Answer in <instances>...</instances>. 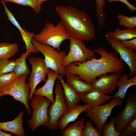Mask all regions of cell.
Here are the masks:
<instances>
[{"mask_svg":"<svg viewBox=\"0 0 136 136\" xmlns=\"http://www.w3.org/2000/svg\"><path fill=\"white\" fill-rule=\"evenodd\" d=\"M101 56L99 59L88 60L82 63H71L65 67L64 72L78 75L87 83L91 85L94 79L100 75L110 73L121 74L126 64L115 51L108 52L106 49L97 47L93 50Z\"/></svg>","mask_w":136,"mask_h":136,"instance_id":"1","label":"cell"},{"mask_svg":"<svg viewBox=\"0 0 136 136\" xmlns=\"http://www.w3.org/2000/svg\"><path fill=\"white\" fill-rule=\"evenodd\" d=\"M55 10L70 37L83 41L95 39L94 24L85 12L72 6H57Z\"/></svg>","mask_w":136,"mask_h":136,"instance_id":"2","label":"cell"},{"mask_svg":"<svg viewBox=\"0 0 136 136\" xmlns=\"http://www.w3.org/2000/svg\"><path fill=\"white\" fill-rule=\"evenodd\" d=\"M70 37L61 21L56 26L48 21L40 32L35 34L33 39L38 42L57 49L59 52L62 43L65 40H69Z\"/></svg>","mask_w":136,"mask_h":136,"instance_id":"3","label":"cell"},{"mask_svg":"<svg viewBox=\"0 0 136 136\" xmlns=\"http://www.w3.org/2000/svg\"><path fill=\"white\" fill-rule=\"evenodd\" d=\"M31 43L36 49L44 55V62L48 67L65 75L64 64L66 55L64 51L58 52L52 47L38 42L33 38Z\"/></svg>","mask_w":136,"mask_h":136,"instance_id":"4","label":"cell"},{"mask_svg":"<svg viewBox=\"0 0 136 136\" xmlns=\"http://www.w3.org/2000/svg\"><path fill=\"white\" fill-rule=\"evenodd\" d=\"M28 75H21L8 86L0 89V98L6 95L12 96L15 100L20 102L24 105L28 115L30 116L31 112L28 103L30 89L28 83L25 82Z\"/></svg>","mask_w":136,"mask_h":136,"instance_id":"5","label":"cell"},{"mask_svg":"<svg viewBox=\"0 0 136 136\" xmlns=\"http://www.w3.org/2000/svg\"><path fill=\"white\" fill-rule=\"evenodd\" d=\"M54 92L55 94V99L49 107L47 119L43 125L53 130L57 129L59 119L67 111L61 85L55 84Z\"/></svg>","mask_w":136,"mask_h":136,"instance_id":"6","label":"cell"},{"mask_svg":"<svg viewBox=\"0 0 136 136\" xmlns=\"http://www.w3.org/2000/svg\"><path fill=\"white\" fill-rule=\"evenodd\" d=\"M30 101V105L33 109L32 115L27 122L32 131L34 132L46 121L48 109L51 102L46 97L39 95L33 96Z\"/></svg>","mask_w":136,"mask_h":136,"instance_id":"7","label":"cell"},{"mask_svg":"<svg viewBox=\"0 0 136 136\" xmlns=\"http://www.w3.org/2000/svg\"><path fill=\"white\" fill-rule=\"evenodd\" d=\"M123 100L117 97H112L108 103L90 107L85 111L86 115L95 124L96 128L101 134L102 126L107 121L108 118L111 116L113 109L121 105Z\"/></svg>","mask_w":136,"mask_h":136,"instance_id":"8","label":"cell"},{"mask_svg":"<svg viewBox=\"0 0 136 136\" xmlns=\"http://www.w3.org/2000/svg\"><path fill=\"white\" fill-rule=\"evenodd\" d=\"M70 50L65 60V67L70 64L76 62H84L87 60L96 58L94 52L88 49L83 41L70 37Z\"/></svg>","mask_w":136,"mask_h":136,"instance_id":"9","label":"cell"},{"mask_svg":"<svg viewBox=\"0 0 136 136\" xmlns=\"http://www.w3.org/2000/svg\"><path fill=\"white\" fill-rule=\"evenodd\" d=\"M30 64L32 66V71L28 80V87L30 89L29 100H30L37 86L40 82L46 80L47 73L50 69L46 65L44 59L40 57H30L29 59Z\"/></svg>","mask_w":136,"mask_h":136,"instance_id":"10","label":"cell"},{"mask_svg":"<svg viewBox=\"0 0 136 136\" xmlns=\"http://www.w3.org/2000/svg\"><path fill=\"white\" fill-rule=\"evenodd\" d=\"M106 40L111 45L112 48L118 53L120 58L127 65L130 70L128 78L136 76V52L124 46L120 41L110 37Z\"/></svg>","mask_w":136,"mask_h":136,"instance_id":"11","label":"cell"},{"mask_svg":"<svg viewBox=\"0 0 136 136\" xmlns=\"http://www.w3.org/2000/svg\"><path fill=\"white\" fill-rule=\"evenodd\" d=\"M136 116V95L128 94L125 107L115 117L114 125L116 130L120 132L123 127Z\"/></svg>","mask_w":136,"mask_h":136,"instance_id":"12","label":"cell"},{"mask_svg":"<svg viewBox=\"0 0 136 136\" xmlns=\"http://www.w3.org/2000/svg\"><path fill=\"white\" fill-rule=\"evenodd\" d=\"M2 4L4 7L5 12L8 17V19L18 29L20 33L22 39L25 43L26 51L25 53L26 58H28L31 53H37L38 51L36 49L31 43V41L35 33L29 31L23 28L17 20L12 12L8 8L5 3Z\"/></svg>","mask_w":136,"mask_h":136,"instance_id":"13","label":"cell"},{"mask_svg":"<svg viewBox=\"0 0 136 136\" xmlns=\"http://www.w3.org/2000/svg\"><path fill=\"white\" fill-rule=\"evenodd\" d=\"M121 74L111 73L108 75L105 74L98 76L99 78L95 79L91 85L94 88L106 94L111 93L115 89L116 84Z\"/></svg>","mask_w":136,"mask_h":136,"instance_id":"14","label":"cell"},{"mask_svg":"<svg viewBox=\"0 0 136 136\" xmlns=\"http://www.w3.org/2000/svg\"><path fill=\"white\" fill-rule=\"evenodd\" d=\"M59 74V72L50 69L47 73V78L45 84L41 87L36 89L33 94L45 97L52 103L54 101L53 94V87L55 81Z\"/></svg>","mask_w":136,"mask_h":136,"instance_id":"15","label":"cell"},{"mask_svg":"<svg viewBox=\"0 0 136 136\" xmlns=\"http://www.w3.org/2000/svg\"><path fill=\"white\" fill-rule=\"evenodd\" d=\"M112 96L104 94L93 88L81 97V100L91 107L101 105L110 100Z\"/></svg>","mask_w":136,"mask_h":136,"instance_id":"16","label":"cell"},{"mask_svg":"<svg viewBox=\"0 0 136 136\" xmlns=\"http://www.w3.org/2000/svg\"><path fill=\"white\" fill-rule=\"evenodd\" d=\"M90 107L89 105L87 104L81 105H77L67 110L59 119L57 128H59L61 130L64 129L69 123L74 121L82 113L85 111Z\"/></svg>","mask_w":136,"mask_h":136,"instance_id":"17","label":"cell"},{"mask_svg":"<svg viewBox=\"0 0 136 136\" xmlns=\"http://www.w3.org/2000/svg\"><path fill=\"white\" fill-rule=\"evenodd\" d=\"M66 84L81 97L92 89L93 87L82 80L77 75L69 73H65Z\"/></svg>","mask_w":136,"mask_h":136,"instance_id":"18","label":"cell"},{"mask_svg":"<svg viewBox=\"0 0 136 136\" xmlns=\"http://www.w3.org/2000/svg\"><path fill=\"white\" fill-rule=\"evenodd\" d=\"M24 113L20 112L13 120L6 122H0V129L4 132H10L17 136H24L25 133L23 126V117Z\"/></svg>","mask_w":136,"mask_h":136,"instance_id":"19","label":"cell"},{"mask_svg":"<svg viewBox=\"0 0 136 136\" xmlns=\"http://www.w3.org/2000/svg\"><path fill=\"white\" fill-rule=\"evenodd\" d=\"M63 75L59 74L57 77L63 88V93L66 106L69 110L77 105L81 100L79 95L70 87L64 81Z\"/></svg>","mask_w":136,"mask_h":136,"instance_id":"20","label":"cell"},{"mask_svg":"<svg viewBox=\"0 0 136 136\" xmlns=\"http://www.w3.org/2000/svg\"><path fill=\"white\" fill-rule=\"evenodd\" d=\"M128 76V74H125L120 76L116 85L118 91L112 98L117 97L124 100L128 89L131 86L136 85V76L130 79Z\"/></svg>","mask_w":136,"mask_h":136,"instance_id":"21","label":"cell"},{"mask_svg":"<svg viewBox=\"0 0 136 136\" xmlns=\"http://www.w3.org/2000/svg\"><path fill=\"white\" fill-rule=\"evenodd\" d=\"M105 37L120 41L129 40L136 38V29L133 28L122 30L116 27L114 31L108 32Z\"/></svg>","mask_w":136,"mask_h":136,"instance_id":"22","label":"cell"},{"mask_svg":"<svg viewBox=\"0 0 136 136\" xmlns=\"http://www.w3.org/2000/svg\"><path fill=\"white\" fill-rule=\"evenodd\" d=\"M19 49L18 45L16 43H0V59H9L18 52Z\"/></svg>","mask_w":136,"mask_h":136,"instance_id":"23","label":"cell"},{"mask_svg":"<svg viewBox=\"0 0 136 136\" xmlns=\"http://www.w3.org/2000/svg\"><path fill=\"white\" fill-rule=\"evenodd\" d=\"M84 118L75 121L61 132L63 136H82L84 128Z\"/></svg>","mask_w":136,"mask_h":136,"instance_id":"24","label":"cell"},{"mask_svg":"<svg viewBox=\"0 0 136 136\" xmlns=\"http://www.w3.org/2000/svg\"><path fill=\"white\" fill-rule=\"evenodd\" d=\"M26 56L25 54H22L20 57L15 60V64L13 72L18 76L21 75H28L30 74L26 63Z\"/></svg>","mask_w":136,"mask_h":136,"instance_id":"25","label":"cell"},{"mask_svg":"<svg viewBox=\"0 0 136 136\" xmlns=\"http://www.w3.org/2000/svg\"><path fill=\"white\" fill-rule=\"evenodd\" d=\"M95 10L97 21L101 28H103L107 16L104 10L106 4V0H95Z\"/></svg>","mask_w":136,"mask_h":136,"instance_id":"26","label":"cell"},{"mask_svg":"<svg viewBox=\"0 0 136 136\" xmlns=\"http://www.w3.org/2000/svg\"><path fill=\"white\" fill-rule=\"evenodd\" d=\"M9 2L31 8L36 14H38L41 10V5L35 0H1V3H5Z\"/></svg>","mask_w":136,"mask_h":136,"instance_id":"27","label":"cell"},{"mask_svg":"<svg viewBox=\"0 0 136 136\" xmlns=\"http://www.w3.org/2000/svg\"><path fill=\"white\" fill-rule=\"evenodd\" d=\"M119 25L126 27L127 29L133 28L136 26V16H128L121 14L117 16Z\"/></svg>","mask_w":136,"mask_h":136,"instance_id":"28","label":"cell"},{"mask_svg":"<svg viewBox=\"0 0 136 136\" xmlns=\"http://www.w3.org/2000/svg\"><path fill=\"white\" fill-rule=\"evenodd\" d=\"M115 117L111 118L109 123L106 122L102 127V136H120V133L115 130Z\"/></svg>","mask_w":136,"mask_h":136,"instance_id":"29","label":"cell"},{"mask_svg":"<svg viewBox=\"0 0 136 136\" xmlns=\"http://www.w3.org/2000/svg\"><path fill=\"white\" fill-rule=\"evenodd\" d=\"M15 60L8 59H0V75L13 72L15 66Z\"/></svg>","mask_w":136,"mask_h":136,"instance_id":"30","label":"cell"},{"mask_svg":"<svg viewBox=\"0 0 136 136\" xmlns=\"http://www.w3.org/2000/svg\"><path fill=\"white\" fill-rule=\"evenodd\" d=\"M136 132V116L132 118L122 128L120 136H128Z\"/></svg>","mask_w":136,"mask_h":136,"instance_id":"31","label":"cell"},{"mask_svg":"<svg viewBox=\"0 0 136 136\" xmlns=\"http://www.w3.org/2000/svg\"><path fill=\"white\" fill-rule=\"evenodd\" d=\"M18 77L13 71L0 75V89L8 86L15 81Z\"/></svg>","mask_w":136,"mask_h":136,"instance_id":"32","label":"cell"},{"mask_svg":"<svg viewBox=\"0 0 136 136\" xmlns=\"http://www.w3.org/2000/svg\"><path fill=\"white\" fill-rule=\"evenodd\" d=\"M82 136H102V134L93 127L92 121H87L84 125Z\"/></svg>","mask_w":136,"mask_h":136,"instance_id":"33","label":"cell"},{"mask_svg":"<svg viewBox=\"0 0 136 136\" xmlns=\"http://www.w3.org/2000/svg\"><path fill=\"white\" fill-rule=\"evenodd\" d=\"M120 42L125 47L134 51L136 50V38Z\"/></svg>","mask_w":136,"mask_h":136,"instance_id":"34","label":"cell"},{"mask_svg":"<svg viewBox=\"0 0 136 136\" xmlns=\"http://www.w3.org/2000/svg\"><path fill=\"white\" fill-rule=\"evenodd\" d=\"M115 2H120L124 4L128 8L131 12H133L136 10V7L131 4L127 0H108V2L109 3Z\"/></svg>","mask_w":136,"mask_h":136,"instance_id":"35","label":"cell"},{"mask_svg":"<svg viewBox=\"0 0 136 136\" xmlns=\"http://www.w3.org/2000/svg\"><path fill=\"white\" fill-rule=\"evenodd\" d=\"M12 134L8 133L2 131V130L0 129V136H11Z\"/></svg>","mask_w":136,"mask_h":136,"instance_id":"36","label":"cell"},{"mask_svg":"<svg viewBox=\"0 0 136 136\" xmlns=\"http://www.w3.org/2000/svg\"><path fill=\"white\" fill-rule=\"evenodd\" d=\"M36 0L39 4L41 5L44 2L47 1L48 0Z\"/></svg>","mask_w":136,"mask_h":136,"instance_id":"37","label":"cell"},{"mask_svg":"<svg viewBox=\"0 0 136 136\" xmlns=\"http://www.w3.org/2000/svg\"><path fill=\"white\" fill-rule=\"evenodd\" d=\"M89 0L90 1H92L93 0Z\"/></svg>","mask_w":136,"mask_h":136,"instance_id":"38","label":"cell"}]
</instances>
